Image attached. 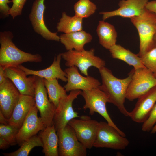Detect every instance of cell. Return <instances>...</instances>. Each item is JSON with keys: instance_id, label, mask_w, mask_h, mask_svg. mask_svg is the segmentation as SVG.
<instances>
[{"instance_id": "1", "label": "cell", "mask_w": 156, "mask_h": 156, "mask_svg": "<svg viewBox=\"0 0 156 156\" xmlns=\"http://www.w3.org/2000/svg\"><path fill=\"white\" fill-rule=\"evenodd\" d=\"M134 70L133 68L131 70L127 77L120 79L115 77L105 66L99 69L102 81L99 88L106 95L109 103L113 104L121 113L128 117L130 112L126 109L124 103L127 90Z\"/></svg>"}, {"instance_id": "2", "label": "cell", "mask_w": 156, "mask_h": 156, "mask_svg": "<svg viewBox=\"0 0 156 156\" xmlns=\"http://www.w3.org/2000/svg\"><path fill=\"white\" fill-rule=\"evenodd\" d=\"M12 33L10 31L0 32V66L4 70L18 67L26 62H40L41 56L23 51L16 47L12 41Z\"/></svg>"}, {"instance_id": "3", "label": "cell", "mask_w": 156, "mask_h": 156, "mask_svg": "<svg viewBox=\"0 0 156 156\" xmlns=\"http://www.w3.org/2000/svg\"><path fill=\"white\" fill-rule=\"evenodd\" d=\"M130 19L139 34V51L137 55L141 57L155 47L154 37L156 34V14L146 8L141 14Z\"/></svg>"}, {"instance_id": "4", "label": "cell", "mask_w": 156, "mask_h": 156, "mask_svg": "<svg viewBox=\"0 0 156 156\" xmlns=\"http://www.w3.org/2000/svg\"><path fill=\"white\" fill-rule=\"evenodd\" d=\"M94 51V49L92 48L89 51L84 50L80 51L73 49L61 53L62 58L65 61L66 66H75L82 73L88 76L90 67L93 66L99 69L105 66V62L95 56Z\"/></svg>"}, {"instance_id": "5", "label": "cell", "mask_w": 156, "mask_h": 156, "mask_svg": "<svg viewBox=\"0 0 156 156\" xmlns=\"http://www.w3.org/2000/svg\"><path fill=\"white\" fill-rule=\"evenodd\" d=\"M84 99L85 104L83 109H88L89 114L92 115L95 112L99 114L111 126L115 128L123 136H126L125 133L115 124L107 112L106 104L109 103L105 94L99 87L82 91L81 94Z\"/></svg>"}, {"instance_id": "6", "label": "cell", "mask_w": 156, "mask_h": 156, "mask_svg": "<svg viewBox=\"0 0 156 156\" xmlns=\"http://www.w3.org/2000/svg\"><path fill=\"white\" fill-rule=\"evenodd\" d=\"M129 144V140L107 122H99L93 147L122 150L125 149Z\"/></svg>"}, {"instance_id": "7", "label": "cell", "mask_w": 156, "mask_h": 156, "mask_svg": "<svg viewBox=\"0 0 156 156\" xmlns=\"http://www.w3.org/2000/svg\"><path fill=\"white\" fill-rule=\"evenodd\" d=\"M156 86V78L152 71L145 67L134 69L127 90L126 98L133 101Z\"/></svg>"}, {"instance_id": "8", "label": "cell", "mask_w": 156, "mask_h": 156, "mask_svg": "<svg viewBox=\"0 0 156 156\" xmlns=\"http://www.w3.org/2000/svg\"><path fill=\"white\" fill-rule=\"evenodd\" d=\"M60 156H86L87 148L78 140L73 129L68 124L57 131Z\"/></svg>"}, {"instance_id": "9", "label": "cell", "mask_w": 156, "mask_h": 156, "mask_svg": "<svg viewBox=\"0 0 156 156\" xmlns=\"http://www.w3.org/2000/svg\"><path fill=\"white\" fill-rule=\"evenodd\" d=\"M80 118L72 119L68 124L74 130L79 141L87 149H91L96 138L99 122L87 115H82Z\"/></svg>"}, {"instance_id": "10", "label": "cell", "mask_w": 156, "mask_h": 156, "mask_svg": "<svg viewBox=\"0 0 156 156\" xmlns=\"http://www.w3.org/2000/svg\"><path fill=\"white\" fill-rule=\"evenodd\" d=\"M44 79L36 76L34 98L35 106L46 127L53 124V120L56 107L48 99Z\"/></svg>"}, {"instance_id": "11", "label": "cell", "mask_w": 156, "mask_h": 156, "mask_svg": "<svg viewBox=\"0 0 156 156\" xmlns=\"http://www.w3.org/2000/svg\"><path fill=\"white\" fill-rule=\"evenodd\" d=\"M82 92L80 90H71L68 95L60 100L53 120L56 131L67 125L72 119L80 117L78 113L74 110L72 104L74 100L81 94Z\"/></svg>"}, {"instance_id": "12", "label": "cell", "mask_w": 156, "mask_h": 156, "mask_svg": "<svg viewBox=\"0 0 156 156\" xmlns=\"http://www.w3.org/2000/svg\"><path fill=\"white\" fill-rule=\"evenodd\" d=\"M44 0H35L29 15V18L33 29L36 33L47 40L60 41V37L56 32L50 31L47 27L44 19L46 7Z\"/></svg>"}, {"instance_id": "13", "label": "cell", "mask_w": 156, "mask_h": 156, "mask_svg": "<svg viewBox=\"0 0 156 156\" xmlns=\"http://www.w3.org/2000/svg\"><path fill=\"white\" fill-rule=\"evenodd\" d=\"M64 71L66 74L67 80L64 87L67 92L74 90H89L99 87L101 84L98 79L93 77L82 76L75 66L68 67Z\"/></svg>"}, {"instance_id": "14", "label": "cell", "mask_w": 156, "mask_h": 156, "mask_svg": "<svg viewBox=\"0 0 156 156\" xmlns=\"http://www.w3.org/2000/svg\"><path fill=\"white\" fill-rule=\"evenodd\" d=\"M20 95L18 89L8 78L0 84V111L7 119L10 118Z\"/></svg>"}, {"instance_id": "15", "label": "cell", "mask_w": 156, "mask_h": 156, "mask_svg": "<svg viewBox=\"0 0 156 156\" xmlns=\"http://www.w3.org/2000/svg\"><path fill=\"white\" fill-rule=\"evenodd\" d=\"M38 111L34 105L30 111L19 128L16 139L17 144L20 146L25 140L36 135L46 127L41 117H38Z\"/></svg>"}, {"instance_id": "16", "label": "cell", "mask_w": 156, "mask_h": 156, "mask_svg": "<svg viewBox=\"0 0 156 156\" xmlns=\"http://www.w3.org/2000/svg\"><path fill=\"white\" fill-rule=\"evenodd\" d=\"M6 77L13 83L21 94L34 97L36 76L27 77L25 73L18 67H12L5 70Z\"/></svg>"}, {"instance_id": "17", "label": "cell", "mask_w": 156, "mask_h": 156, "mask_svg": "<svg viewBox=\"0 0 156 156\" xmlns=\"http://www.w3.org/2000/svg\"><path fill=\"white\" fill-rule=\"evenodd\" d=\"M148 0H121L118 3L119 8L111 11L102 12V19L105 20L115 16L131 18L141 14L146 8Z\"/></svg>"}, {"instance_id": "18", "label": "cell", "mask_w": 156, "mask_h": 156, "mask_svg": "<svg viewBox=\"0 0 156 156\" xmlns=\"http://www.w3.org/2000/svg\"><path fill=\"white\" fill-rule=\"evenodd\" d=\"M156 101V86L138 98L129 117L135 122L143 123L147 119Z\"/></svg>"}, {"instance_id": "19", "label": "cell", "mask_w": 156, "mask_h": 156, "mask_svg": "<svg viewBox=\"0 0 156 156\" xmlns=\"http://www.w3.org/2000/svg\"><path fill=\"white\" fill-rule=\"evenodd\" d=\"M62 58L61 53L54 58L51 66L46 68L38 70L28 69L22 65L18 67L25 73L26 75H34L47 79H60L64 82L67 81L66 74L61 68L60 62Z\"/></svg>"}, {"instance_id": "20", "label": "cell", "mask_w": 156, "mask_h": 156, "mask_svg": "<svg viewBox=\"0 0 156 156\" xmlns=\"http://www.w3.org/2000/svg\"><path fill=\"white\" fill-rule=\"evenodd\" d=\"M35 105L34 98L31 96L21 94L10 118L9 125L20 128L32 108Z\"/></svg>"}, {"instance_id": "21", "label": "cell", "mask_w": 156, "mask_h": 156, "mask_svg": "<svg viewBox=\"0 0 156 156\" xmlns=\"http://www.w3.org/2000/svg\"><path fill=\"white\" fill-rule=\"evenodd\" d=\"M60 41L67 51L73 49L80 51L84 50L85 45L90 42L92 37L89 33L82 30L61 34Z\"/></svg>"}, {"instance_id": "22", "label": "cell", "mask_w": 156, "mask_h": 156, "mask_svg": "<svg viewBox=\"0 0 156 156\" xmlns=\"http://www.w3.org/2000/svg\"><path fill=\"white\" fill-rule=\"evenodd\" d=\"M39 136L43 144V152L45 156H58V137L54 124L40 131Z\"/></svg>"}, {"instance_id": "23", "label": "cell", "mask_w": 156, "mask_h": 156, "mask_svg": "<svg viewBox=\"0 0 156 156\" xmlns=\"http://www.w3.org/2000/svg\"><path fill=\"white\" fill-rule=\"evenodd\" d=\"M109 50L113 58L124 61L129 65L132 66L135 70L145 67L142 62L140 57L137 54H135L120 45L116 44Z\"/></svg>"}, {"instance_id": "24", "label": "cell", "mask_w": 156, "mask_h": 156, "mask_svg": "<svg viewBox=\"0 0 156 156\" xmlns=\"http://www.w3.org/2000/svg\"><path fill=\"white\" fill-rule=\"evenodd\" d=\"M96 32L99 43L104 48L109 49L116 44L117 33L113 25L104 20L100 21Z\"/></svg>"}, {"instance_id": "25", "label": "cell", "mask_w": 156, "mask_h": 156, "mask_svg": "<svg viewBox=\"0 0 156 156\" xmlns=\"http://www.w3.org/2000/svg\"><path fill=\"white\" fill-rule=\"evenodd\" d=\"M83 18L74 15L68 16L65 12L62 13V17L57 23V32L64 34L70 33L82 30Z\"/></svg>"}, {"instance_id": "26", "label": "cell", "mask_w": 156, "mask_h": 156, "mask_svg": "<svg viewBox=\"0 0 156 156\" xmlns=\"http://www.w3.org/2000/svg\"><path fill=\"white\" fill-rule=\"evenodd\" d=\"M44 82L49 101L57 107L60 100L68 95L67 91L59 83L57 79H44Z\"/></svg>"}, {"instance_id": "27", "label": "cell", "mask_w": 156, "mask_h": 156, "mask_svg": "<svg viewBox=\"0 0 156 156\" xmlns=\"http://www.w3.org/2000/svg\"><path fill=\"white\" fill-rule=\"evenodd\" d=\"M20 146L15 151L3 154L5 156H27L33 148L36 146L43 147V144L39 136L36 135L25 140Z\"/></svg>"}, {"instance_id": "28", "label": "cell", "mask_w": 156, "mask_h": 156, "mask_svg": "<svg viewBox=\"0 0 156 156\" xmlns=\"http://www.w3.org/2000/svg\"><path fill=\"white\" fill-rule=\"evenodd\" d=\"M96 9V5L90 0H79L74 6L75 15L83 19L93 14Z\"/></svg>"}, {"instance_id": "29", "label": "cell", "mask_w": 156, "mask_h": 156, "mask_svg": "<svg viewBox=\"0 0 156 156\" xmlns=\"http://www.w3.org/2000/svg\"><path fill=\"white\" fill-rule=\"evenodd\" d=\"M19 128L10 125L1 124L0 125V137L5 139L10 146L17 144L16 136Z\"/></svg>"}, {"instance_id": "30", "label": "cell", "mask_w": 156, "mask_h": 156, "mask_svg": "<svg viewBox=\"0 0 156 156\" xmlns=\"http://www.w3.org/2000/svg\"><path fill=\"white\" fill-rule=\"evenodd\" d=\"M140 57L146 68L153 73L156 72V47Z\"/></svg>"}, {"instance_id": "31", "label": "cell", "mask_w": 156, "mask_h": 156, "mask_svg": "<svg viewBox=\"0 0 156 156\" xmlns=\"http://www.w3.org/2000/svg\"><path fill=\"white\" fill-rule=\"evenodd\" d=\"M156 123V103L152 108L146 120L143 123L142 130L144 132H150Z\"/></svg>"}, {"instance_id": "32", "label": "cell", "mask_w": 156, "mask_h": 156, "mask_svg": "<svg viewBox=\"0 0 156 156\" xmlns=\"http://www.w3.org/2000/svg\"><path fill=\"white\" fill-rule=\"evenodd\" d=\"M27 0H12V5L10 8L9 14L14 19L21 14L22 10Z\"/></svg>"}, {"instance_id": "33", "label": "cell", "mask_w": 156, "mask_h": 156, "mask_svg": "<svg viewBox=\"0 0 156 156\" xmlns=\"http://www.w3.org/2000/svg\"><path fill=\"white\" fill-rule=\"evenodd\" d=\"M11 0H0V14L1 18H4L10 15V9L8 3L11 2Z\"/></svg>"}, {"instance_id": "34", "label": "cell", "mask_w": 156, "mask_h": 156, "mask_svg": "<svg viewBox=\"0 0 156 156\" xmlns=\"http://www.w3.org/2000/svg\"><path fill=\"white\" fill-rule=\"evenodd\" d=\"M146 8L156 14V1H148L146 5Z\"/></svg>"}, {"instance_id": "35", "label": "cell", "mask_w": 156, "mask_h": 156, "mask_svg": "<svg viewBox=\"0 0 156 156\" xmlns=\"http://www.w3.org/2000/svg\"><path fill=\"white\" fill-rule=\"evenodd\" d=\"M10 146L9 143L3 138L0 137V149L3 150L6 149Z\"/></svg>"}, {"instance_id": "36", "label": "cell", "mask_w": 156, "mask_h": 156, "mask_svg": "<svg viewBox=\"0 0 156 156\" xmlns=\"http://www.w3.org/2000/svg\"><path fill=\"white\" fill-rule=\"evenodd\" d=\"M5 70L4 68L0 66V84L4 82L6 79Z\"/></svg>"}, {"instance_id": "37", "label": "cell", "mask_w": 156, "mask_h": 156, "mask_svg": "<svg viewBox=\"0 0 156 156\" xmlns=\"http://www.w3.org/2000/svg\"><path fill=\"white\" fill-rule=\"evenodd\" d=\"M0 122L1 124L9 125L8 119L6 118L0 111Z\"/></svg>"}, {"instance_id": "38", "label": "cell", "mask_w": 156, "mask_h": 156, "mask_svg": "<svg viewBox=\"0 0 156 156\" xmlns=\"http://www.w3.org/2000/svg\"><path fill=\"white\" fill-rule=\"evenodd\" d=\"M151 134H153L156 133V123L150 131Z\"/></svg>"}, {"instance_id": "39", "label": "cell", "mask_w": 156, "mask_h": 156, "mask_svg": "<svg viewBox=\"0 0 156 156\" xmlns=\"http://www.w3.org/2000/svg\"><path fill=\"white\" fill-rule=\"evenodd\" d=\"M154 41L155 44V47H156V34L154 36Z\"/></svg>"}, {"instance_id": "40", "label": "cell", "mask_w": 156, "mask_h": 156, "mask_svg": "<svg viewBox=\"0 0 156 156\" xmlns=\"http://www.w3.org/2000/svg\"><path fill=\"white\" fill-rule=\"evenodd\" d=\"M153 75L154 77L156 78V72L155 73H153Z\"/></svg>"}]
</instances>
